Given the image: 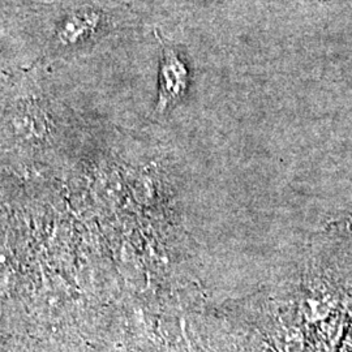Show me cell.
I'll list each match as a JSON object with an SVG mask.
<instances>
[{
  "label": "cell",
  "mask_w": 352,
  "mask_h": 352,
  "mask_svg": "<svg viewBox=\"0 0 352 352\" xmlns=\"http://www.w3.org/2000/svg\"><path fill=\"white\" fill-rule=\"evenodd\" d=\"M188 88V71L175 51L164 47L160 72V94L157 111L164 113L180 101Z\"/></svg>",
  "instance_id": "1"
},
{
  "label": "cell",
  "mask_w": 352,
  "mask_h": 352,
  "mask_svg": "<svg viewBox=\"0 0 352 352\" xmlns=\"http://www.w3.org/2000/svg\"><path fill=\"white\" fill-rule=\"evenodd\" d=\"M97 16L94 13H76L71 16L58 32L59 41L63 45L76 43L80 39L87 37L91 30L97 25Z\"/></svg>",
  "instance_id": "2"
}]
</instances>
